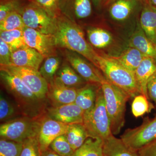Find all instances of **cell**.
<instances>
[{"instance_id":"cell-2","label":"cell","mask_w":156,"mask_h":156,"mask_svg":"<svg viewBox=\"0 0 156 156\" xmlns=\"http://www.w3.org/2000/svg\"><path fill=\"white\" fill-rule=\"evenodd\" d=\"M0 76L4 87L14 98L23 116L40 118L46 114V101L37 97L19 77L3 69H1Z\"/></svg>"},{"instance_id":"cell-10","label":"cell","mask_w":156,"mask_h":156,"mask_svg":"<svg viewBox=\"0 0 156 156\" xmlns=\"http://www.w3.org/2000/svg\"><path fill=\"white\" fill-rule=\"evenodd\" d=\"M65 52L70 65L88 83L101 86L107 80L97 68L82 58V56L69 50H66Z\"/></svg>"},{"instance_id":"cell-41","label":"cell","mask_w":156,"mask_h":156,"mask_svg":"<svg viewBox=\"0 0 156 156\" xmlns=\"http://www.w3.org/2000/svg\"><path fill=\"white\" fill-rule=\"evenodd\" d=\"M41 156H61L56 153L50 147L44 151L42 152Z\"/></svg>"},{"instance_id":"cell-31","label":"cell","mask_w":156,"mask_h":156,"mask_svg":"<svg viewBox=\"0 0 156 156\" xmlns=\"http://www.w3.org/2000/svg\"><path fill=\"white\" fill-rule=\"evenodd\" d=\"M60 60L56 56L46 58L44 63L40 69V72L43 77L49 83L56 76L59 69Z\"/></svg>"},{"instance_id":"cell-38","label":"cell","mask_w":156,"mask_h":156,"mask_svg":"<svg viewBox=\"0 0 156 156\" xmlns=\"http://www.w3.org/2000/svg\"><path fill=\"white\" fill-rule=\"evenodd\" d=\"M12 51L7 43L0 39V64L1 66L11 65V56Z\"/></svg>"},{"instance_id":"cell-26","label":"cell","mask_w":156,"mask_h":156,"mask_svg":"<svg viewBox=\"0 0 156 156\" xmlns=\"http://www.w3.org/2000/svg\"><path fill=\"white\" fill-rule=\"evenodd\" d=\"M87 33L90 44L98 49L106 48L112 42V35L103 29L96 27L89 28Z\"/></svg>"},{"instance_id":"cell-8","label":"cell","mask_w":156,"mask_h":156,"mask_svg":"<svg viewBox=\"0 0 156 156\" xmlns=\"http://www.w3.org/2000/svg\"><path fill=\"white\" fill-rule=\"evenodd\" d=\"M120 138L126 145L138 151L156 138V115L153 118L146 117L138 127L127 129Z\"/></svg>"},{"instance_id":"cell-43","label":"cell","mask_w":156,"mask_h":156,"mask_svg":"<svg viewBox=\"0 0 156 156\" xmlns=\"http://www.w3.org/2000/svg\"><path fill=\"white\" fill-rule=\"evenodd\" d=\"M117 0H102L101 6H107L110 5L112 3H113Z\"/></svg>"},{"instance_id":"cell-37","label":"cell","mask_w":156,"mask_h":156,"mask_svg":"<svg viewBox=\"0 0 156 156\" xmlns=\"http://www.w3.org/2000/svg\"><path fill=\"white\" fill-rule=\"evenodd\" d=\"M44 9L55 18L62 14L59 6V0H27Z\"/></svg>"},{"instance_id":"cell-1","label":"cell","mask_w":156,"mask_h":156,"mask_svg":"<svg viewBox=\"0 0 156 156\" xmlns=\"http://www.w3.org/2000/svg\"><path fill=\"white\" fill-rule=\"evenodd\" d=\"M54 34L57 47L78 53L96 67L98 53L86 41L83 32L71 18L62 14L56 18Z\"/></svg>"},{"instance_id":"cell-6","label":"cell","mask_w":156,"mask_h":156,"mask_svg":"<svg viewBox=\"0 0 156 156\" xmlns=\"http://www.w3.org/2000/svg\"><path fill=\"white\" fill-rule=\"evenodd\" d=\"M43 117L32 118L21 116L2 123L0 126L1 138L22 143L29 138L37 136Z\"/></svg>"},{"instance_id":"cell-20","label":"cell","mask_w":156,"mask_h":156,"mask_svg":"<svg viewBox=\"0 0 156 156\" xmlns=\"http://www.w3.org/2000/svg\"><path fill=\"white\" fill-rule=\"evenodd\" d=\"M104 156H139L138 151L112 134L103 141Z\"/></svg>"},{"instance_id":"cell-7","label":"cell","mask_w":156,"mask_h":156,"mask_svg":"<svg viewBox=\"0 0 156 156\" xmlns=\"http://www.w3.org/2000/svg\"><path fill=\"white\" fill-rule=\"evenodd\" d=\"M19 13L26 27L48 34L54 35L56 28V18L52 17L41 7L28 2Z\"/></svg>"},{"instance_id":"cell-40","label":"cell","mask_w":156,"mask_h":156,"mask_svg":"<svg viewBox=\"0 0 156 156\" xmlns=\"http://www.w3.org/2000/svg\"><path fill=\"white\" fill-rule=\"evenodd\" d=\"M139 156H156V138L138 151Z\"/></svg>"},{"instance_id":"cell-3","label":"cell","mask_w":156,"mask_h":156,"mask_svg":"<svg viewBox=\"0 0 156 156\" xmlns=\"http://www.w3.org/2000/svg\"><path fill=\"white\" fill-rule=\"evenodd\" d=\"M96 67L107 81L125 91L131 98L140 94L134 73L120 64L112 56L98 53Z\"/></svg>"},{"instance_id":"cell-14","label":"cell","mask_w":156,"mask_h":156,"mask_svg":"<svg viewBox=\"0 0 156 156\" xmlns=\"http://www.w3.org/2000/svg\"><path fill=\"white\" fill-rule=\"evenodd\" d=\"M79 89L69 88L54 77L48 83L47 98L52 106H58L74 103Z\"/></svg>"},{"instance_id":"cell-15","label":"cell","mask_w":156,"mask_h":156,"mask_svg":"<svg viewBox=\"0 0 156 156\" xmlns=\"http://www.w3.org/2000/svg\"><path fill=\"white\" fill-rule=\"evenodd\" d=\"M44 58L36 50L26 46L12 52L11 66L39 70Z\"/></svg>"},{"instance_id":"cell-16","label":"cell","mask_w":156,"mask_h":156,"mask_svg":"<svg viewBox=\"0 0 156 156\" xmlns=\"http://www.w3.org/2000/svg\"><path fill=\"white\" fill-rule=\"evenodd\" d=\"M91 0H59L62 14L71 18L74 16L78 19L89 17L92 11Z\"/></svg>"},{"instance_id":"cell-33","label":"cell","mask_w":156,"mask_h":156,"mask_svg":"<svg viewBox=\"0 0 156 156\" xmlns=\"http://www.w3.org/2000/svg\"><path fill=\"white\" fill-rule=\"evenodd\" d=\"M50 149L61 156H71L74 152L65 134L59 136L51 143Z\"/></svg>"},{"instance_id":"cell-45","label":"cell","mask_w":156,"mask_h":156,"mask_svg":"<svg viewBox=\"0 0 156 156\" xmlns=\"http://www.w3.org/2000/svg\"></svg>"},{"instance_id":"cell-29","label":"cell","mask_w":156,"mask_h":156,"mask_svg":"<svg viewBox=\"0 0 156 156\" xmlns=\"http://www.w3.org/2000/svg\"><path fill=\"white\" fill-rule=\"evenodd\" d=\"M0 39L11 47L12 52L26 46L23 30L10 31H0Z\"/></svg>"},{"instance_id":"cell-25","label":"cell","mask_w":156,"mask_h":156,"mask_svg":"<svg viewBox=\"0 0 156 156\" xmlns=\"http://www.w3.org/2000/svg\"><path fill=\"white\" fill-rule=\"evenodd\" d=\"M65 135L74 151L82 146L89 137L86 128L81 123L69 125Z\"/></svg>"},{"instance_id":"cell-18","label":"cell","mask_w":156,"mask_h":156,"mask_svg":"<svg viewBox=\"0 0 156 156\" xmlns=\"http://www.w3.org/2000/svg\"><path fill=\"white\" fill-rule=\"evenodd\" d=\"M156 70V61L153 58L144 56L136 68L134 75L140 94L149 99L147 92V84L150 78Z\"/></svg>"},{"instance_id":"cell-4","label":"cell","mask_w":156,"mask_h":156,"mask_svg":"<svg viewBox=\"0 0 156 156\" xmlns=\"http://www.w3.org/2000/svg\"><path fill=\"white\" fill-rule=\"evenodd\" d=\"M112 134L117 135L125 126L126 103L131 98L126 92L108 81L101 84Z\"/></svg>"},{"instance_id":"cell-17","label":"cell","mask_w":156,"mask_h":156,"mask_svg":"<svg viewBox=\"0 0 156 156\" xmlns=\"http://www.w3.org/2000/svg\"><path fill=\"white\" fill-rule=\"evenodd\" d=\"M140 26L146 35L156 45V7L143 0Z\"/></svg>"},{"instance_id":"cell-39","label":"cell","mask_w":156,"mask_h":156,"mask_svg":"<svg viewBox=\"0 0 156 156\" xmlns=\"http://www.w3.org/2000/svg\"><path fill=\"white\" fill-rule=\"evenodd\" d=\"M147 92L149 99L153 101L156 107V70L149 80Z\"/></svg>"},{"instance_id":"cell-42","label":"cell","mask_w":156,"mask_h":156,"mask_svg":"<svg viewBox=\"0 0 156 156\" xmlns=\"http://www.w3.org/2000/svg\"><path fill=\"white\" fill-rule=\"evenodd\" d=\"M93 5L96 8H99L101 6L102 0H91Z\"/></svg>"},{"instance_id":"cell-21","label":"cell","mask_w":156,"mask_h":156,"mask_svg":"<svg viewBox=\"0 0 156 156\" xmlns=\"http://www.w3.org/2000/svg\"><path fill=\"white\" fill-rule=\"evenodd\" d=\"M138 4V0H117L110 5L109 13L113 19L123 21L131 16Z\"/></svg>"},{"instance_id":"cell-23","label":"cell","mask_w":156,"mask_h":156,"mask_svg":"<svg viewBox=\"0 0 156 156\" xmlns=\"http://www.w3.org/2000/svg\"><path fill=\"white\" fill-rule=\"evenodd\" d=\"M56 77L66 87L75 89H80L87 83L69 65H64L60 68Z\"/></svg>"},{"instance_id":"cell-9","label":"cell","mask_w":156,"mask_h":156,"mask_svg":"<svg viewBox=\"0 0 156 156\" xmlns=\"http://www.w3.org/2000/svg\"><path fill=\"white\" fill-rule=\"evenodd\" d=\"M1 69H5L19 77L39 98L47 100L48 83L39 70L13 66H1Z\"/></svg>"},{"instance_id":"cell-30","label":"cell","mask_w":156,"mask_h":156,"mask_svg":"<svg viewBox=\"0 0 156 156\" xmlns=\"http://www.w3.org/2000/svg\"><path fill=\"white\" fill-rule=\"evenodd\" d=\"M149 100L145 95L141 94L134 98L131 105V111L135 118L142 116L150 112L154 108Z\"/></svg>"},{"instance_id":"cell-27","label":"cell","mask_w":156,"mask_h":156,"mask_svg":"<svg viewBox=\"0 0 156 156\" xmlns=\"http://www.w3.org/2000/svg\"><path fill=\"white\" fill-rule=\"evenodd\" d=\"M71 156H104L103 141L101 140L88 137L83 145Z\"/></svg>"},{"instance_id":"cell-44","label":"cell","mask_w":156,"mask_h":156,"mask_svg":"<svg viewBox=\"0 0 156 156\" xmlns=\"http://www.w3.org/2000/svg\"><path fill=\"white\" fill-rule=\"evenodd\" d=\"M151 5L156 7V0H147Z\"/></svg>"},{"instance_id":"cell-11","label":"cell","mask_w":156,"mask_h":156,"mask_svg":"<svg viewBox=\"0 0 156 156\" xmlns=\"http://www.w3.org/2000/svg\"><path fill=\"white\" fill-rule=\"evenodd\" d=\"M23 33L26 44L36 50L45 58L56 56L57 46L54 35L42 33L26 27Z\"/></svg>"},{"instance_id":"cell-22","label":"cell","mask_w":156,"mask_h":156,"mask_svg":"<svg viewBox=\"0 0 156 156\" xmlns=\"http://www.w3.org/2000/svg\"><path fill=\"white\" fill-rule=\"evenodd\" d=\"M101 86L88 83L78 90L75 103L84 112L93 108L96 101L98 90Z\"/></svg>"},{"instance_id":"cell-32","label":"cell","mask_w":156,"mask_h":156,"mask_svg":"<svg viewBox=\"0 0 156 156\" xmlns=\"http://www.w3.org/2000/svg\"><path fill=\"white\" fill-rule=\"evenodd\" d=\"M25 27L22 16L18 11L12 12L0 21V31L23 30Z\"/></svg>"},{"instance_id":"cell-19","label":"cell","mask_w":156,"mask_h":156,"mask_svg":"<svg viewBox=\"0 0 156 156\" xmlns=\"http://www.w3.org/2000/svg\"><path fill=\"white\" fill-rule=\"evenodd\" d=\"M129 43L130 47L136 48L144 56L151 57L156 61V45L147 37L140 24H137Z\"/></svg>"},{"instance_id":"cell-13","label":"cell","mask_w":156,"mask_h":156,"mask_svg":"<svg viewBox=\"0 0 156 156\" xmlns=\"http://www.w3.org/2000/svg\"><path fill=\"white\" fill-rule=\"evenodd\" d=\"M84 111L75 103L47 108L46 115L48 117L67 125L83 124Z\"/></svg>"},{"instance_id":"cell-28","label":"cell","mask_w":156,"mask_h":156,"mask_svg":"<svg viewBox=\"0 0 156 156\" xmlns=\"http://www.w3.org/2000/svg\"><path fill=\"white\" fill-rule=\"evenodd\" d=\"M23 116L17 105L2 93L0 96V121L3 123Z\"/></svg>"},{"instance_id":"cell-5","label":"cell","mask_w":156,"mask_h":156,"mask_svg":"<svg viewBox=\"0 0 156 156\" xmlns=\"http://www.w3.org/2000/svg\"><path fill=\"white\" fill-rule=\"evenodd\" d=\"M83 124L89 137L104 141L113 134L101 86L98 90L95 105L92 109L84 112Z\"/></svg>"},{"instance_id":"cell-34","label":"cell","mask_w":156,"mask_h":156,"mask_svg":"<svg viewBox=\"0 0 156 156\" xmlns=\"http://www.w3.org/2000/svg\"><path fill=\"white\" fill-rule=\"evenodd\" d=\"M22 147V143L1 138L0 156H20Z\"/></svg>"},{"instance_id":"cell-24","label":"cell","mask_w":156,"mask_h":156,"mask_svg":"<svg viewBox=\"0 0 156 156\" xmlns=\"http://www.w3.org/2000/svg\"><path fill=\"white\" fill-rule=\"evenodd\" d=\"M144 56L136 48L130 47L120 56L112 57L120 64L134 73Z\"/></svg>"},{"instance_id":"cell-35","label":"cell","mask_w":156,"mask_h":156,"mask_svg":"<svg viewBox=\"0 0 156 156\" xmlns=\"http://www.w3.org/2000/svg\"><path fill=\"white\" fill-rule=\"evenodd\" d=\"M22 144V149L20 156H41L37 136L25 140Z\"/></svg>"},{"instance_id":"cell-12","label":"cell","mask_w":156,"mask_h":156,"mask_svg":"<svg viewBox=\"0 0 156 156\" xmlns=\"http://www.w3.org/2000/svg\"><path fill=\"white\" fill-rule=\"evenodd\" d=\"M69 125L51 119L47 115L42 117L37 135L38 140L41 152L48 149L56 138L67 132Z\"/></svg>"},{"instance_id":"cell-36","label":"cell","mask_w":156,"mask_h":156,"mask_svg":"<svg viewBox=\"0 0 156 156\" xmlns=\"http://www.w3.org/2000/svg\"><path fill=\"white\" fill-rule=\"evenodd\" d=\"M23 0H1L0 21L12 12H19L24 5L21 2Z\"/></svg>"}]
</instances>
